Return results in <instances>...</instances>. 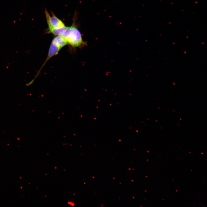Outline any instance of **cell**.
Returning <instances> with one entry per match:
<instances>
[{
	"instance_id": "obj_1",
	"label": "cell",
	"mask_w": 207,
	"mask_h": 207,
	"mask_svg": "<svg viewBox=\"0 0 207 207\" xmlns=\"http://www.w3.org/2000/svg\"><path fill=\"white\" fill-rule=\"evenodd\" d=\"M62 36L67 44L73 47H79L86 43L83 40L81 33L75 26L73 24L69 27H66Z\"/></svg>"
},
{
	"instance_id": "obj_3",
	"label": "cell",
	"mask_w": 207,
	"mask_h": 207,
	"mask_svg": "<svg viewBox=\"0 0 207 207\" xmlns=\"http://www.w3.org/2000/svg\"><path fill=\"white\" fill-rule=\"evenodd\" d=\"M45 14L48 26V32L61 28L65 26L63 22L53 14L52 13L51 16L46 9L45 10Z\"/></svg>"
},
{
	"instance_id": "obj_4",
	"label": "cell",
	"mask_w": 207,
	"mask_h": 207,
	"mask_svg": "<svg viewBox=\"0 0 207 207\" xmlns=\"http://www.w3.org/2000/svg\"><path fill=\"white\" fill-rule=\"evenodd\" d=\"M68 203L70 205H71L72 206H73L74 205V204L73 203L71 202H68Z\"/></svg>"
},
{
	"instance_id": "obj_2",
	"label": "cell",
	"mask_w": 207,
	"mask_h": 207,
	"mask_svg": "<svg viewBox=\"0 0 207 207\" xmlns=\"http://www.w3.org/2000/svg\"><path fill=\"white\" fill-rule=\"evenodd\" d=\"M67 44V42L62 36H56L53 38L51 43L47 58L36 76V77L37 76L41 69L46 62L51 57L57 54L60 49Z\"/></svg>"
}]
</instances>
